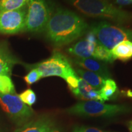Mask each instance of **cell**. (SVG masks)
<instances>
[{"label":"cell","mask_w":132,"mask_h":132,"mask_svg":"<svg viewBox=\"0 0 132 132\" xmlns=\"http://www.w3.org/2000/svg\"><path fill=\"white\" fill-rule=\"evenodd\" d=\"M72 61L76 65L80 66L85 70L98 74L105 80L110 78L111 77V73L106 64L103 62L97 60L96 59L92 58V57H87V58L75 57L72 59Z\"/></svg>","instance_id":"obj_10"},{"label":"cell","mask_w":132,"mask_h":132,"mask_svg":"<svg viewBox=\"0 0 132 132\" xmlns=\"http://www.w3.org/2000/svg\"><path fill=\"white\" fill-rule=\"evenodd\" d=\"M15 132H61V130L53 119L41 116L24 123Z\"/></svg>","instance_id":"obj_9"},{"label":"cell","mask_w":132,"mask_h":132,"mask_svg":"<svg viewBox=\"0 0 132 132\" xmlns=\"http://www.w3.org/2000/svg\"><path fill=\"white\" fill-rule=\"evenodd\" d=\"M0 105L5 113L19 125L28 122L34 114V111L21 100L16 93L0 94Z\"/></svg>","instance_id":"obj_7"},{"label":"cell","mask_w":132,"mask_h":132,"mask_svg":"<svg viewBox=\"0 0 132 132\" xmlns=\"http://www.w3.org/2000/svg\"><path fill=\"white\" fill-rule=\"evenodd\" d=\"M92 57L106 63H113L115 61L111 54V50L106 48L98 43L95 47Z\"/></svg>","instance_id":"obj_17"},{"label":"cell","mask_w":132,"mask_h":132,"mask_svg":"<svg viewBox=\"0 0 132 132\" xmlns=\"http://www.w3.org/2000/svg\"><path fill=\"white\" fill-rule=\"evenodd\" d=\"M89 26L73 11L58 8L52 14L45 29L48 40L57 47L67 45L88 32Z\"/></svg>","instance_id":"obj_1"},{"label":"cell","mask_w":132,"mask_h":132,"mask_svg":"<svg viewBox=\"0 0 132 132\" xmlns=\"http://www.w3.org/2000/svg\"><path fill=\"white\" fill-rule=\"evenodd\" d=\"M128 128L130 132H132V120H130L128 122Z\"/></svg>","instance_id":"obj_23"},{"label":"cell","mask_w":132,"mask_h":132,"mask_svg":"<svg viewBox=\"0 0 132 132\" xmlns=\"http://www.w3.org/2000/svg\"><path fill=\"white\" fill-rule=\"evenodd\" d=\"M26 13L25 7L14 11L0 12V33L13 34L24 30Z\"/></svg>","instance_id":"obj_8"},{"label":"cell","mask_w":132,"mask_h":132,"mask_svg":"<svg viewBox=\"0 0 132 132\" xmlns=\"http://www.w3.org/2000/svg\"></svg>","instance_id":"obj_24"},{"label":"cell","mask_w":132,"mask_h":132,"mask_svg":"<svg viewBox=\"0 0 132 132\" xmlns=\"http://www.w3.org/2000/svg\"><path fill=\"white\" fill-rule=\"evenodd\" d=\"M52 13L45 0H29L24 29L33 32L45 31Z\"/></svg>","instance_id":"obj_6"},{"label":"cell","mask_w":132,"mask_h":132,"mask_svg":"<svg viewBox=\"0 0 132 132\" xmlns=\"http://www.w3.org/2000/svg\"><path fill=\"white\" fill-rule=\"evenodd\" d=\"M14 93H16L15 87L9 76L0 75V94H7Z\"/></svg>","instance_id":"obj_19"},{"label":"cell","mask_w":132,"mask_h":132,"mask_svg":"<svg viewBox=\"0 0 132 132\" xmlns=\"http://www.w3.org/2000/svg\"><path fill=\"white\" fill-rule=\"evenodd\" d=\"M42 78L41 74L37 68H32L29 73L24 77V80L28 85H31L38 81Z\"/></svg>","instance_id":"obj_21"},{"label":"cell","mask_w":132,"mask_h":132,"mask_svg":"<svg viewBox=\"0 0 132 132\" xmlns=\"http://www.w3.org/2000/svg\"><path fill=\"white\" fill-rule=\"evenodd\" d=\"M72 132H106L102 130L98 129L94 127H77L74 128Z\"/></svg>","instance_id":"obj_22"},{"label":"cell","mask_w":132,"mask_h":132,"mask_svg":"<svg viewBox=\"0 0 132 132\" xmlns=\"http://www.w3.org/2000/svg\"><path fill=\"white\" fill-rule=\"evenodd\" d=\"M114 59L126 61L132 57V42L123 41L117 44L111 50Z\"/></svg>","instance_id":"obj_14"},{"label":"cell","mask_w":132,"mask_h":132,"mask_svg":"<svg viewBox=\"0 0 132 132\" xmlns=\"http://www.w3.org/2000/svg\"><path fill=\"white\" fill-rule=\"evenodd\" d=\"M97 44L92 43L83 39L72 45L67 49L69 54L79 58L92 57Z\"/></svg>","instance_id":"obj_12"},{"label":"cell","mask_w":132,"mask_h":132,"mask_svg":"<svg viewBox=\"0 0 132 132\" xmlns=\"http://www.w3.org/2000/svg\"><path fill=\"white\" fill-rule=\"evenodd\" d=\"M32 68H37L42 78L59 77L64 80L69 76L76 73L69 59L59 51H54L52 55L44 61L33 65Z\"/></svg>","instance_id":"obj_5"},{"label":"cell","mask_w":132,"mask_h":132,"mask_svg":"<svg viewBox=\"0 0 132 132\" xmlns=\"http://www.w3.org/2000/svg\"><path fill=\"white\" fill-rule=\"evenodd\" d=\"M85 15L107 20L118 24L132 21L131 13L114 6L108 0H65Z\"/></svg>","instance_id":"obj_2"},{"label":"cell","mask_w":132,"mask_h":132,"mask_svg":"<svg viewBox=\"0 0 132 132\" xmlns=\"http://www.w3.org/2000/svg\"><path fill=\"white\" fill-rule=\"evenodd\" d=\"M20 98L24 104L31 106L36 102V95L31 89H28L19 95Z\"/></svg>","instance_id":"obj_20"},{"label":"cell","mask_w":132,"mask_h":132,"mask_svg":"<svg viewBox=\"0 0 132 132\" xmlns=\"http://www.w3.org/2000/svg\"><path fill=\"white\" fill-rule=\"evenodd\" d=\"M70 90L75 97L81 100L102 102L99 90L94 89L80 77H79L78 87Z\"/></svg>","instance_id":"obj_11"},{"label":"cell","mask_w":132,"mask_h":132,"mask_svg":"<svg viewBox=\"0 0 132 132\" xmlns=\"http://www.w3.org/2000/svg\"><path fill=\"white\" fill-rule=\"evenodd\" d=\"M89 30L95 34L99 44L109 50L123 41L132 42V29L106 21L93 23L89 26Z\"/></svg>","instance_id":"obj_4"},{"label":"cell","mask_w":132,"mask_h":132,"mask_svg":"<svg viewBox=\"0 0 132 132\" xmlns=\"http://www.w3.org/2000/svg\"><path fill=\"white\" fill-rule=\"evenodd\" d=\"M75 72L77 75H79V77L97 90H100L106 80L98 74L85 69H76Z\"/></svg>","instance_id":"obj_13"},{"label":"cell","mask_w":132,"mask_h":132,"mask_svg":"<svg viewBox=\"0 0 132 132\" xmlns=\"http://www.w3.org/2000/svg\"><path fill=\"white\" fill-rule=\"evenodd\" d=\"M29 0H0V12L14 11L25 7Z\"/></svg>","instance_id":"obj_18"},{"label":"cell","mask_w":132,"mask_h":132,"mask_svg":"<svg viewBox=\"0 0 132 132\" xmlns=\"http://www.w3.org/2000/svg\"><path fill=\"white\" fill-rule=\"evenodd\" d=\"M130 110V107L124 105H111L100 101L86 100L76 103L66 109L65 112L78 116L111 118L128 113Z\"/></svg>","instance_id":"obj_3"},{"label":"cell","mask_w":132,"mask_h":132,"mask_svg":"<svg viewBox=\"0 0 132 132\" xmlns=\"http://www.w3.org/2000/svg\"><path fill=\"white\" fill-rule=\"evenodd\" d=\"M118 92V86L116 83L111 78L106 79L103 87L99 90L102 102L109 101L114 98L116 94Z\"/></svg>","instance_id":"obj_16"},{"label":"cell","mask_w":132,"mask_h":132,"mask_svg":"<svg viewBox=\"0 0 132 132\" xmlns=\"http://www.w3.org/2000/svg\"><path fill=\"white\" fill-rule=\"evenodd\" d=\"M17 61L7 52L4 47H0V75H11L13 66Z\"/></svg>","instance_id":"obj_15"}]
</instances>
